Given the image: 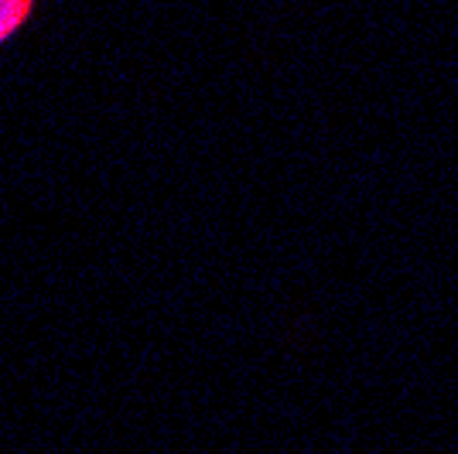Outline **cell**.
<instances>
[{"instance_id": "6da1fadb", "label": "cell", "mask_w": 458, "mask_h": 454, "mask_svg": "<svg viewBox=\"0 0 458 454\" xmlns=\"http://www.w3.org/2000/svg\"><path fill=\"white\" fill-rule=\"evenodd\" d=\"M38 0H0V48L11 38H18L28 28V21L35 18Z\"/></svg>"}]
</instances>
